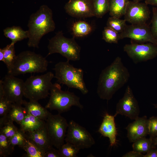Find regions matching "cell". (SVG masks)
Instances as JSON below:
<instances>
[{
  "instance_id": "cell-1",
  "label": "cell",
  "mask_w": 157,
  "mask_h": 157,
  "mask_svg": "<svg viewBox=\"0 0 157 157\" xmlns=\"http://www.w3.org/2000/svg\"><path fill=\"white\" fill-rule=\"evenodd\" d=\"M130 74L121 58L116 57L101 72L99 78L97 94L101 99L110 100L115 92L128 81Z\"/></svg>"
},
{
  "instance_id": "cell-2",
  "label": "cell",
  "mask_w": 157,
  "mask_h": 157,
  "mask_svg": "<svg viewBox=\"0 0 157 157\" xmlns=\"http://www.w3.org/2000/svg\"><path fill=\"white\" fill-rule=\"evenodd\" d=\"M28 27V46L38 48L40 42L43 36L55 29V24L52 10L46 5L41 6L38 10L31 15Z\"/></svg>"
},
{
  "instance_id": "cell-3",
  "label": "cell",
  "mask_w": 157,
  "mask_h": 157,
  "mask_svg": "<svg viewBox=\"0 0 157 157\" xmlns=\"http://www.w3.org/2000/svg\"><path fill=\"white\" fill-rule=\"evenodd\" d=\"M49 62L45 57L30 51L20 53L10 67L8 74L15 76L26 73H42L47 70Z\"/></svg>"
},
{
  "instance_id": "cell-4",
  "label": "cell",
  "mask_w": 157,
  "mask_h": 157,
  "mask_svg": "<svg viewBox=\"0 0 157 157\" xmlns=\"http://www.w3.org/2000/svg\"><path fill=\"white\" fill-rule=\"evenodd\" d=\"M69 62H60L55 65L54 77L60 84L65 85L69 88L77 89L82 94H86L88 90L83 79V70L74 67Z\"/></svg>"
},
{
  "instance_id": "cell-5",
  "label": "cell",
  "mask_w": 157,
  "mask_h": 157,
  "mask_svg": "<svg viewBox=\"0 0 157 157\" xmlns=\"http://www.w3.org/2000/svg\"><path fill=\"white\" fill-rule=\"evenodd\" d=\"M50 91V98L45 106L47 109L56 110L60 114L69 111L73 106L83 108L80 98L73 92L62 90L60 84H52Z\"/></svg>"
},
{
  "instance_id": "cell-6",
  "label": "cell",
  "mask_w": 157,
  "mask_h": 157,
  "mask_svg": "<svg viewBox=\"0 0 157 157\" xmlns=\"http://www.w3.org/2000/svg\"><path fill=\"white\" fill-rule=\"evenodd\" d=\"M75 37H65L62 31H59L49 40L47 56L58 53L65 58L67 61H76L80 58L81 47L76 42Z\"/></svg>"
},
{
  "instance_id": "cell-7",
  "label": "cell",
  "mask_w": 157,
  "mask_h": 157,
  "mask_svg": "<svg viewBox=\"0 0 157 157\" xmlns=\"http://www.w3.org/2000/svg\"><path fill=\"white\" fill-rule=\"evenodd\" d=\"M54 74L49 72L41 75L31 76L24 82V97L30 101H38L50 94Z\"/></svg>"
},
{
  "instance_id": "cell-8",
  "label": "cell",
  "mask_w": 157,
  "mask_h": 157,
  "mask_svg": "<svg viewBox=\"0 0 157 157\" xmlns=\"http://www.w3.org/2000/svg\"><path fill=\"white\" fill-rule=\"evenodd\" d=\"M47 130L50 141L53 145L59 149L64 144L68 123L60 113H50L46 120Z\"/></svg>"
},
{
  "instance_id": "cell-9",
  "label": "cell",
  "mask_w": 157,
  "mask_h": 157,
  "mask_svg": "<svg viewBox=\"0 0 157 157\" xmlns=\"http://www.w3.org/2000/svg\"><path fill=\"white\" fill-rule=\"evenodd\" d=\"M65 142L71 143L79 150L90 148L95 144L94 139L85 128L73 120L68 123Z\"/></svg>"
},
{
  "instance_id": "cell-10",
  "label": "cell",
  "mask_w": 157,
  "mask_h": 157,
  "mask_svg": "<svg viewBox=\"0 0 157 157\" xmlns=\"http://www.w3.org/2000/svg\"><path fill=\"white\" fill-rule=\"evenodd\" d=\"M124 51L135 64L152 59L157 56V45L151 42L125 44Z\"/></svg>"
},
{
  "instance_id": "cell-11",
  "label": "cell",
  "mask_w": 157,
  "mask_h": 157,
  "mask_svg": "<svg viewBox=\"0 0 157 157\" xmlns=\"http://www.w3.org/2000/svg\"><path fill=\"white\" fill-rule=\"evenodd\" d=\"M1 81L4 97L12 104L23 105L24 82L8 74Z\"/></svg>"
},
{
  "instance_id": "cell-12",
  "label": "cell",
  "mask_w": 157,
  "mask_h": 157,
  "mask_svg": "<svg viewBox=\"0 0 157 157\" xmlns=\"http://www.w3.org/2000/svg\"><path fill=\"white\" fill-rule=\"evenodd\" d=\"M140 113V107L138 101L130 86L128 85L123 96L116 104L114 116L115 117L117 115L120 114L135 120L139 117Z\"/></svg>"
},
{
  "instance_id": "cell-13",
  "label": "cell",
  "mask_w": 157,
  "mask_h": 157,
  "mask_svg": "<svg viewBox=\"0 0 157 157\" xmlns=\"http://www.w3.org/2000/svg\"><path fill=\"white\" fill-rule=\"evenodd\" d=\"M119 34L120 39L128 38L136 43L149 42L157 45V40L153 36L151 27L147 23L127 25Z\"/></svg>"
},
{
  "instance_id": "cell-14",
  "label": "cell",
  "mask_w": 157,
  "mask_h": 157,
  "mask_svg": "<svg viewBox=\"0 0 157 157\" xmlns=\"http://www.w3.org/2000/svg\"><path fill=\"white\" fill-rule=\"evenodd\" d=\"M150 11L145 3L129 1L124 15V19L132 24H144L150 17Z\"/></svg>"
},
{
  "instance_id": "cell-15",
  "label": "cell",
  "mask_w": 157,
  "mask_h": 157,
  "mask_svg": "<svg viewBox=\"0 0 157 157\" xmlns=\"http://www.w3.org/2000/svg\"><path fill=\"white\" fill-rule=\"evenodd\" d=\"M64 9L68 15L76 18L95 16L92 2L88 0H69Z\"/></svg>"
},
{
  "instance_id": "cell-16",
  "label": "cell",
  "mask_w": 157,
  "mask_h": 157,
  "mask_svg": "<svg viewBox=\"0 0 157 157\" xmlns=\"http://www.w3.org/2000/svg\"><path fill=\"white\" fill-rule=\"evenodd\" d=\"M148 119L147 116L139 117L132 123H129L126 129L127 137L130 142H133L148 135Z\"/></svg>"
},
{
  "instance_id": "cell-17",
  "label": "cell",
  "mask_w": 157,
  "mask_h": 157,
  "mask_svg": "<svg viewBox=\"0 0 157 157\" xmlns=\"http://www.w3.org/2000/svg\"><path fill=\"white\" fill-rule=\"evenodd\" d=\"M115 117L106 113L99 128L98 132L103 136L108 138L111 146L116 142L117 130L115 121Z\"/></svg>"
},
{
  "instance_id": "cell-18",
  "label": "cell",
  "mask_w": 157,
  "mask_h": 157,
  "mask_svg": "<svg viewBox=\"0 0 157 157\" xmlns=\"http://www.w3.org/2000/svg\"><path fill=\"white\" fill-rule=\"evenodd\" d=\"M25 134L27 138L40 146L45 152L53 147L49 138L46 124L38 129Z\"/></svg>"
},
{
  "instance_id": "cell-19",
  "label": "cell",
  "mask_w": 157,
  "mask_h": 157,
  "mask_svg": "<svg viewBox=\"0 0 157 157\" xmlns=\"http://www.w3.org/2000/svg\"><path fill=\"white\" fill-rule=\"evenodd\" d=\"M23 105L27 113L40 119L46 120L51 113L45 107L42 106L38 101H24Z\"/></svg>"
},
{
  "instance_id": "cell-20",
  "label": "cell",
  "mask_w": 157,
  "mask_h": 157,
  "mask_svg": "<svg viewBox=\"0 0 157 157\" xmlns=\"http://www.w3.org/2000/svg\"><path fill=\"white\" fill-rule=\"evenodd\" d=\"M45 124L44 120L28 113L19 124V129L24 133L32 132L42 127Z\"/></svg>"
},
{
  "instance_id": "cell-21",
  "label": "cell",
  "mask_w": 157,
  "mask_h": 157,
  "mask_svg": "<svg viewBox=\"0 0 157 157\" xmlns=\"http://www.w3.org/2000/svg\"><path fill=\"white\" fill-rule=\"evenodd\" d=\"M3 34L11 41V44H15L17 42L28 38L27 31L24 30L20 26H13L7 27L3 30Z\"/></svg>"
},
{
  "instance_id": "cell-22",
  "label": "cell",
  "mask_w": 157,
  "mask_h": 157,
  "mask_svg": "<svg viewBox=\"0 0 157 157\" xmlns=\"http://www.w3.org/2000/svg\"><path fill=\"white\" fill-rule=\"evenodd\" d=\"M129 0H109V11L111 16L120 18L124 15Z\"/></svg>"
},
{
  "instance_id": "cell-23",
  "label": "cell",
  "mask_w": 157,
  "mask_h": 157,
  "mask_svg": "<svg viewBox=\"0 0 157 157\" xmlns=\"http://www.w3.org/2000/svg\"><path fill=\"white\" fill-rule=\"evenodd\" d=\"M21 147L26 152V157H44V151L32 141L27 138L26 135L24 142Z\"/></svg>"
},
{
  "instance_id": "cell-24",
  "label": "cell",
  "mask_w": 157,
  "mask_h": 157,
  "mask_svg": "<svg viewBox=\"0 0 157 157\" xmlns=\"http://www.w3.org/2000/svg\"><path fill=\"white\" fill-rule=\"evenodd\" d=\"M22 105L13 104L12 108L6 118L7 119L20 124L27 115L28 113L25 108Z\"/></svg>"
},
{
  "instance_id": "cell-25",
  "label": "cell",
  "mask_w": 157,
  "mask_h": 157,
  "mask_svg": "<svg viewBox=\"0 0 157 157\" xmlns=\"http://www.w3.org/2000/svg\"><path fill=\"white\" fill-rule=\"evenodd\" d=\"M72 31L74 37L85 36L92 32V26L87 22L82 20L74 22L72 26Z\"/></svg>"
},
{
  "instance_id": "cell-26",
  "label": "cell",
  "mask_w": 157,
  "mask_h": 157,
  "mask_svg": "<svg viewBox=\"0 0 157 157\" xmlns=\"http://www.w3.org/2000/svg\"><path fill=\"white\" fill-rule=\"evenodd\" d=\"M133 150L141 153H147L151 149L155 148L152 138H141L137 140L132 145Z\"/></svg>"
},
{
  "instance_id": "cell-27",
  "label": "cell",
  "mask_w": 157,
  "mask_h": 157,
  "mask_svg": "<svg viewBox=\"0 0 157 157\" xmlns=\"http://www.w3.org/2000/svg\"><path fill=\"white\" fill-rule=\"evenodd\" d=\"M13 122L6 118L0 119V133L9 139L13 136L19 130L14 125Z\"/></svg>"
},
{
  "instance_id": "cell-28",
  "label": "cell",
  "mask_w": 157,
  "mask_h": 157,
  "mask_svg": "<svg viewBox=\"0 0 157 157\" xmlns=\"http://www.w3.org/2000/svg\"><path fill=\"white\" fill-rule=\"evenodd\" d=\"M92 5L95 16L102 18L109 11V0H93Z\"/></svg>"
},
{
  "instance_id": "cell-29",
  "label": "cell",
  "mask_w": 157,
  "mask_h": 157,
  "mask_svg": "<svg viewBox=\"0 0 157 157\" xmlns=\"http://www.w3.org/2000/svg\"><path fill=\"white\" fill-rule=\"evenodd\" d=\"M15 146L10 143L9 140L3 134L0 133V157H6L10 155Z\"/></svg>"
},
{
  "instance_id": "cell-30",
  "label": "cell",
  "mask_w": 157,
  "mask_h": 157,
  "mask_svg": "<svg viewBox=\"0 0 157 157\" xmlns=\"http://www.w3.org/2000/svg\"><path fill=\"white\" fill-rule=\"evenodd\" d=\"M126 22L124 19L111 16L108 19L106 26L120 33L123 31L127 26Z\"/></svg>"
},
{
  "instance_id": "cell-31",
  "label": "cell",
  "mask_w": 157,
  "mask_h": 157,
  "mask_svg": "<svg viewBox=\"0 0 157 157\" xmlns=\"http://www.w3.org/2000/svg\"><path fill=\"white\" fill-rule=\"evenodd\" d=\"M102 35L103 39L107 43L117 44L120 39L119 33L107 26L104 27Z\"/></svg>"
},
{
  "instance_id": "cell-32",
  "label": "cell",
  "mask_w": 157,
  "mask_h": 157,
  "mask_svg": "<svg viewBox=\"0 0 157 157\" xmlns=\"http://www.w3.org/2000/svg\"><path fill=\"white\" fill-rule=\"evenodd\" d=\"M14 45L10 44L3 48L4 51V63L9 69L14 62L17 55L15 54Z\"/></svg>"
},
{
  "instance_id": "cell-33",
  "label": "cell",
  "mask_w": 157,
  "mask_h": 157,
  "mask_svg": "<svg viewBox=\"0 0 157 157\" xmlns=\"http://www.w3.org/2000/svg\"><path fill=\"white\" fill-rule=\"evenodd\" d=\"M61 157H76L79 149L74 145L67 142L58 149Z\"/></svg>"
},
{
  "instance_id": "cell-34",
  "label": "cell",
  "mask_w": 157,
  "mask_h": 157,
  "mask_svg": "<svg viewBox=\"0 0 157 157\" xmlns=\"http://www.w3.org/2000/svg\"><path fill=\"white\" fill-rule=\"evenodd\" d=\"M12 105L13 104L4 97L3 94H0V118H6Z\"/></svg>"
},
{
  "instance_id": "cell-35",
  "label": "cell",
  "mask_w": 157,
  "mask_h": 157,
  "mask_svg": "<svg viewBox=\"0 0 157 157\" xmlns=\"http://www.w3.org/2000/svg\"><path fill=\"white\" fill-rule=\"evenodd\" d=\"M25 138V133L19 129L18 132L9 140L13 145L14 146L18 145L21 147L24 142Z\"/></svg>"
},
{
  "instance_id": "cell-36",
  "label": "cell",
  "mask_w": 157,
  "mask_h": 157,
  "mask_svg": "<svg viewBox=\"0 0 157 157\" xmlns=\"http://www.w3.org/2000/svg\"><path fill=\"white\" fill-rule=\"evenodd\" d=\"M148 129L150 137L157 136V117L152 116L148 119Z\"/></svg>"
},
{
  "instance_id": "cell-37",
  "label": "cell",
  "mask_w": 157,
  "mask_h": 157,
  "mask_svg": "<svg viewBox=\"0 0 157 157\" xmlns=\"http://www.w3.org/2000/svg\"><path fill=\"white\" fill-rule=\"evenodd\" d=\"M152 24L151 30L154 38L157 40V8L153 7L152 16L151 20Z\"/></svg>"
},
{
  "instance_id": "cell-38",
  "label": "cell",
  "mask_w": 157,
  "mask_h": 157,
  "mask_svg": "<svg viewBox=\"0 0 157 157\" xmlns=\"http://www.w3.org/2000/svg\"><path fill=\"white\" fill-rule=\"evenodd\" d=\"M44 157H61L58 149L53 147L45 152Z\"/></svg>"
},
{
  "instance_id": "cell-39",
  "label": "cell",
  "mask_w": 157,
  "mask_h": 157,
  "mask_svg": "<svg viewBox=\"0 0 157 157\" xmlns=\"http://www.w3.org/2000/svg\"><path fill=\"white\" fill-rule=\"evenodd\" d=\"M144 155L142 153L134 150L130 151L123 155V157H144Z\"/></svg>"
},
{
  "instance_id": "cell-40",
  "label": "cell",
  "mask_w": 157,
  "mask_h": 157,
  "mask_svg": "<svg viewBox=\"0 0 157 157\" xmlns=\"http://www.w3.org/2000/svg\"><path fill=\"white\" fill-rule=\"evenodd\" d=\"M144 157H157V149L156 148L149 150L146 155H144Z\"/></svg>"
},
{
  "instance_id": "cell-41",
  "label": "cell",
  "mask_w": 157,
  "mask_h": 157,
  "mask_svg": "<svg viewBox=\"0 0 157 157\" xmlns=\"http://www.w3.org/2000/svg\"><path fill=\"white\" fill-rule=\"evenodd\" d=\"M144 3L147 5L157 6V0H145Z\"/></svg>"
},
{
  "instance_id": "cell-42",
  "label": "cell",
  "mask_w": 157,
  "mask_h": 157,
  "mask_svg": "<svg viewBox=\"0 0 157 157\" xmlns=\"http://www.w3.org/2000/svg\"><path fill=\"white\" fill-rule=\"evenodd\" d=\"M0 61L4 62V51L3 48L0 49Z\"/></svg>"
},
{
  "instance_id": "cell-43",
  "label": "cell",
  "mask_w": 157,
  "mask_h": 157,
  "mask_svg": "<svg viewBox=\"0 0 157 157\" xmlns=\"http://www.w3.org/2000/svg\"><path fill=\"white\" fill-rule=\"evenodd\" d=\"M152 138L154 144L156 146H157V136Z\"/></svg>"
},
{
  "instance_id": "cell-44",
  "label": "cell",
  "mask_w": 157,
  "mask_h": 157,
  "mask_svg": "<svg viewBox=\"0 0 157 157\" xmlns=\"http://www.w3.org/2000/svg\"><path fill=\"white\" fill-rule=\"evenodd\" d=\"M143 0H132V1L135 2H140Z\"/></svg>"
},
{
  "instance_id": "cell-45",
  "label": "cell",
  "mask_w": 157,
  "mask_h": 157,
  "mask_svg": "<svg viewBox=\"0 0 157 157\" xmlns=\"http://www.w3.org/2000/svg\"><path fill=\"white\" fill-rule=\"evenodd\" d=\"M153 105L154 106L155 108L157 109V103L156 104H154Z\"/></svg>"
},
{
  "instance_id": "cell-46",
  "label": "cell",
  "mask_w": 157,
  "mask_h": 157,
  "mask_svg": "<svg viewBox=\"0 0 157 157\" xmlns=\"http://www.w3.org/2000/svg\"><path fill=\"white\" fill-rule=\"evenodd\" d=\"M88 0L90 1H91V2H92V1H93V0Z\"/></svg>"
}]
</instances>
